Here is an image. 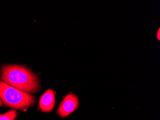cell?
<instances>
[{
  "label": "cell",
  "instance_id": "1",
  "mask_svg": "<svg viewBox=\"0 0 160 120\" xmlns=\"http://www.w3.org/2000/svg\"><path fill=\"white\" fill-rule=\"evenodd\" d=\"M2 81L22 91L35 93L39 88L38 77L26 67L5 65L1 69Z\"/></svg>",
  "mask_w": 160,
  "mask_h": 120
},
{
  "label": "cell",
  "instance_id": "2",
  "mask_svg": "<svg viewBox=\"0 0 160 120\" xmlns=\"http://www.w3.org/2000/svg\"><path fill=\"white\" fill-rule=\"evenodd\" d=\"M0 99L4 105L13 109H27L35 103V97L0 80Z\"/></svg>",
  "mask_w": 160,
  "mask_h": 120
},
{
  "label": "cell",
  "instance_id": "3",
  "mask_svg": "<svg viewBox=\"0 0 160 120\" xmlns=\"http://www.w3.org/2000/svg\"><path fill=\"white\" fill-rule=\"evenodd\" d=\"M79 100L76 96L73 94L67 95L62 101L58 112L60 117H67L72 113L79 106Z\"/></svg>",
  "mask_w": 160,
  "mask_h": 120
},
{
  "label": "cell",
  "instance_id": "4",
  "mask_svg": "<svg viewBox=\"0 0 160 120\" xmlns=\"http://www.w3.org/2000/svg\"><path fill=\"white\" fill-rule=\"evenodd\" d=\"M55 104L54 92L52 89H48L40 97L39 107L43 112H52Z\"/></svg>",
  "mask_w": 160,
  "mask_h": 120
},
{
  "label": "cell",
  "instance_id": "5",
  "mask_svg": "<svg viewBox=\"0 0 160 120\" xmlns=\"http://www.w3.org/2000/svg\"><path fill=\"white\" fill-rule=\"evenodd\" d=\"M18 115L15 110H10L4 114H0V120H14Z\"/></svg>",
  "mask_w": 160,
  "mask_h": 120
},
{
  "label": "cell",
  "instance_id": "6",
  "mask_svg": "<svg viewBox=\"0 0 160 120\" xmlns=\"http://www.w3.org/2000/svg\"><path fill=\"white\" fill-rule=\"evenodd\" d=\"M157 38L158 39V40H160V28H159V29H158V32H157Z\"/></svg>",
  "mask_w": 160,
  "mask_h": 120
},
{
  "label": "cell",
  "instance_id": "7",
  "mask_svg": "<svg viewBox=\"0 0 160 120\" xmlns=\"http://www.w3.org/2000/svg\"><path fill=\"white\" fill-rule=\"evenodd\" d=\"M2 102L1 100V99H0V107L2 106Z\"/></svg>",
  "mask_w": 160,
  "mask_h": 120
}]
</instances>
